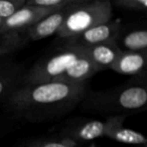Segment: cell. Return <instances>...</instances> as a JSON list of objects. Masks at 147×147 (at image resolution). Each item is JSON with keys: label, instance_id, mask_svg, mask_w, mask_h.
Returning <instances> with one entry per match:
<instances>
[{"label": "cell", "instance_id": "6da1fadb", "mask_svg": "<svg viewBox=\"0 0 147 147\" xmlns=\"http://www.w3.org/2000/svg\"><path fill=\"white\" fill-rule=\"evenodd\" d=\"M89 83L49 82L20 85L5 100L7 113L16 120L47 123L59 120L80 106Z\"/></svg>", "mask_w": 147, "mask_h": 147}, {"label": "cell", "instance_id": "7a4b0ae2", "mask_svg": "<svg viewBox=\"0 0 147 147\" xmlns=\"http://www.w3.org/2000/svg\"><path fill=\"white\" fill-rule=\"evenodd\" d=\"M97 73L99 71L89 59L84 49L63 45L25 71L20 85L49 82L89 83Z\"/></svg>", "mask_w": 147, "mask_h": 147}, {"label": "cell", "instance_id": "3957f363", "mask_svg": "<svg viewBox=\"0 0 147 147\" xmlns=\"http://www.w3.org/2000/svg\"><path fill=\"white\" fill-rule=\"evenodd\" d=\"M147 104L145 85L127 84L108 90H89L80 106L87 112L107 118L136 114Z\"/></svg>", "mask_w": 147, "mask_h": 147}, {"label": "cell", "instance_id": "277c9868", "mask_svg": "<svg viewBox=\"0 0 147 147\" xmlns=\"http://www.w3.org/2000/svg\"><path fill=\"white\" fill-rule=\"evenodd\" d=\"M112 15L113 3L109 0H83L67 11L57 36L59 39L75 36L91 27L108 22Z\"/></svg>", "mask_w": 147, "mask_h": 147}, {"label": "cell", "instance_id": "5b68a950", "mask_svg": "<svg viewBox=\"0 0 147 147\" xmlns=\"http://www.w3.org/2000/svg\"><path fill=\"white\" fill-rule=\"evenodd\" d=\"M116 117H110L105 121L94 119L71 120L61 127L59 134L63 136L61 139H67L78 144L106 137L107 132L115 122Z\"/></svg>", "mask_w": 147, "mask_h": 147}, {"label": "cell", "instance_id": "8992f818", "mask_svg": "<svg viewBox=\"0 0 147 147\" xmlns=\"http://www.w3.org/2000/svg\"><path fill=\"white\" fill-rule=\"evenodd\" d=\"M123 26L119 20H110L108 22L96 25L69 38L61 39L63 45L73 47H84L100 45L104 42L116 41Z\"/></svg>", "mask_w": 147, "mask_h": 147}, {"label": "cell", "instance_id": "52a82bcc", "mask_svg": "<svg viewBox=\"0 0 147 147\" xmlns=\"http://www.w3.org/2000/svg\"><path fill=\"white\" fill-rule=\"evenodd\" d=\"M51 13L53 12L49 9L25 4L3 21L0 28V34H20L25 29Z\"/></svg>", "mask_w": 147, "mask_h": 147}, {"label": "cell", "instance_id": "ba28073f", "mask_svg": "<svg viewBox=\"0 0 147 147\" xmlns=\"http://www.w3.org/2000/svg\"><path fill=\"white\" fill-rule=\"evenodd\" d=\"M69 10V9L51 13L33 25H31L30 27L25 29L23 32L19 34L22 38L23 42L27 45L29 41H37L53 34H57L63 20L65 19Z\"/></svg>", "mask_w": 147, "mask_h": 147}, {"label": "cell", "instance_id": "9c48e42d", "mask_svg": "<svg viewBox=\"0 0 147 147\" xmlns=\"http://www.w3.org/2000/svg\"><path fill=\"white\" fill-rule=\"evenodd\" d=\"M25 67L18 61L5 57L0 59V102L6 100L20 86Z\"/></svg>", "mask_w": 147, "mask_h": 147}, {"label": "cell", "instance_id": "30bf717a", "mask_svg": "<svg viewBox=\"0 0 147 147\" xmlns=\"http://www.w3.org/2000/svg\"><path fill=\"white\" fill-rule=\"evenodd\" d=\"M84 49L98 71L111 69L122 53L114 41L84 47Z\"/></svg>", "mask_w": 147, "mask_h": 147}, {"label": "cell", "instance_id": "8fae6325", "mask_svg": "<svg viewBox=\"0 0 147 147\" xmlns=\"http://www.w3.org/2000/svg\"><path fill=\"white\" fill-rule=\"evenodd\" d=\"M146 53L122 51L118 59L111 67V69L121 75L140 76L145 73Z\"/></svg>", "mask_w": 147, "mask_h": 147}, {"label": "cell", "instance_id": "7c38bea8", "mask_svg": "<svg viewBox=\"0 0 147 147\" xmlns=\"http://www.w3.org/2000/svg\"><path fill=\"white\" fill-rule=\"evenodd\" d=\"M125 119L126 116H117L115 122L109 128L106 137L124 144L145 146L147 143L145 136L142 133L123 126Z\"/></svg>", "mask_w": 147, "mask_h": 147}, {"label": "cell", "instance_id": "4fadbf2b", "mask_svg": "<svg viewBox=\"0 0 147 147\" xmlns=\"http://www.w3.org/2000/svg\"><path fill=\"white\" fill-rule=\"evenodd\" d=\"M115 42L122 51L146 53L147 30L138 28L123 32L122 28Z\"/></svg>", "mask_w": 147, "mask_h": 147}, {"label": "cell", "instance_id": "5bb4252c", "mask_svg": "<svg viewBox=\"0 0 147 147\" xmlns=\"http://www.w3.org/2000/svg\"><path fill=\"white\" fill-rule=\"evenodd\" d=\"M82 1L83 0H26L25 4L49 9L51 12H59L71 9Z\"/></svg>", "mask_w": 147, "mask_h": 147}, {"label": "cell", "instance_id": "9a60e30c", "mask_svg": "<svg viewBox=\"0 0 147 147\" xmlns=\"http://www.w3.org/2000/svg\"><path fill=\"white\" fill-rule=\"evenodd\" d=\"M26 45L19 34H0V59Z\"/></svg>", "mask_w": 147, "mask_h": 147}, {"label": "cell", "instance_id": "2e32d148", "mask_svg": "<svg viewBox=\"0 0 147 147\" xmlns=\"http://www.w3.org/2000/svg\"><path fill=\"white\" fill-rule=\"evenodd\" d=\"M81 144L75 143L67 139L37 138L27 140L20 147H81Z\"/></svg>", "mask_w": 147, "mask_h": 147}, {"label": "cell", "instance_id": "e0dca14e", "mask_svg": "<svg viewBox=\"0 0 147 147\" xmlns=\"http://www.w3.org/2000/svg\"><path fill=\"white\" fill-rule=\"evenodd\" d=\"M26 0H0V18L3 20L7 19L24 6Z\"/></svg>", "mask_w": 147, "mask_h": 147}, {"label": "cell", "instance_id": "ac0fdd59", "mask_svg": "<svg viewBox=\"0 0 147 147\" xmlns=\"http://www.w3.org/2000/svg\"><path fill=\"white\" fill-rule=\"evenodd\" d=\"M115 6L129 11H145L147 9L146 0H116Z\"/></svg>", "mask_w": 147, "mask_h": 147}, {"label": "cell", "instance_id": "d6986e66", "mask_svg": "<svg viewBox=\"0 0 147 147\" xmlns=\"http://www.w3.org/2000/svg\"><path fill=\"white\" fill-rule=\"evenodd\" d=\"M16 119L8 113L0 114V139L6 136L16 127Z\"/></svg>", "mask_w": 147, "mask_h": 147}, {"label": "cell", "instance_id": "ffe728a7", "mask_svg": "<svg viewBox=\"0 0 147 147\" xmlns=\"http://www.w3.org/2000/svg\"><path fill=\"white\" fill-rule=\"evenodd\" d=\"M3 19L2 18H0V28H1V26H2V23H3Z\"/></svg>", "mask_w": 147, "mask_h": 147}]
</instances>
